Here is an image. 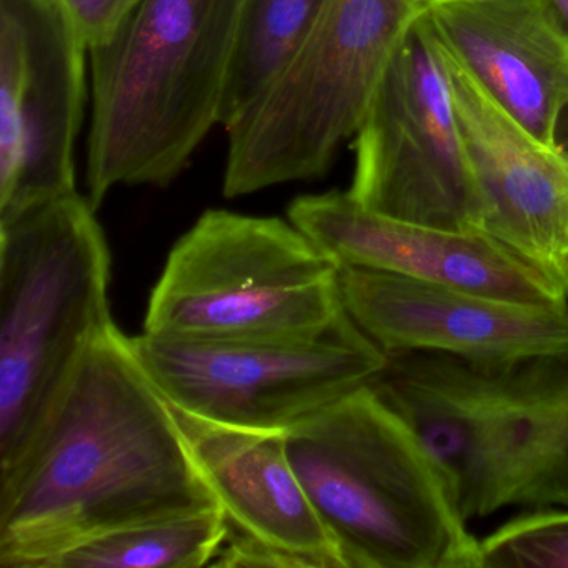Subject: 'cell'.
Returning <instances> with one entry per match:
<instances>
[{"label": "cell", "instance_id": "obj_1", "mask_svg": "<svg viewBox=\"0 0 568 568\" xmlns=\"http://www.w3.org/2000/svg\"><path fill=\"white\" fill-rule=\"evenodd\" d=\"M217 507L171 404L112 324L0 478V567L45 568L109 531Z\"/></svg>", "mask_w": 568, "mask_h": 568}, {"label": "cell", "instance_id": "obj_2", "mask_svg": "<svg viewBox=\"0 0 568 568\" xmlns=\"http://www.w3.org/2000/svg\"><path fill=\"white\" fill-rule=\"evenodd\" d=\"M245 0H139L89 51L85 184L95 209L115 187H168L221 125Z\"/></svg>", "mask_w": 568, "mask_h": 568}, {"label": "cell", "instance_id": "obj_3", "mask_svg": "<svg viewBox=\"0 0 568 568\" xmlns=\"http://www.w3.org/2000/svg\"><path fill=\"white\" fill-rule=\"evenodd\" d=\"M285 445L345 568H480L440 467L374 385L285 430Z\"/></svg>", "mask_w": 568, "mask_h": 568}, {"label": "cell", "instance_id": "obj_4", "mask_svg": "<svg viewBox=\"0 0 568 568\" xmlns=\"http://www.w3.org/2000/svg\"><path fill=\"white\" fill-rule=\"evenodd\" d=\"M109 282L104 231L78 191L0 219V478L24 460L114 324Z\"/></svg>", "mask_w": 568, "mask_h": 568}, {"label": "cell", "instance_id": "obj_5", "mask_svg": "<svg viewBox=\"0 0 568 568\" xmlns=\"http://www.w3.org/2000/svg\"><path fill=\"white\" fill-rule=\"evenodd\" d=\"M387 355L372 385L440 467L462 517L515 507L568 412V355L510 362Z\"/></svg>", "mask_w": 568, "mask_h": 568}, {"label": "cell", "instance_id": "obj_6", "mask_svg": "<svg viewBox=\"0 0 568 568\" xmlns=\"http://www.w3.org/2000/svg\"><path fill=\"white\" fill-rule=\"evenodd\" d=\"M420 11V0H327L291 64L225 129V197L324 178Z\"/></svg>", "mask_w": 568, "mask_h": 568}, {"label": "cell", "instance_id": "obj_7", "mask_svg": "<svg viewBox=\"0 0 568 568\" xmlns=\"http://www.w3.org/2000/svg\"><path fill=\"white\" fill-rule=\"evenodd\" d=\"M338 267L291 221L207 211L175 242L145 314L162 337H291L344 314Z\"/></svg>", "mask_w": 568, "mask_h": 568}, {"label": "cell", "instance_id": "obj_8", "mask_svg": "<svg viewBox=\"0 0 568 568\" xmlns=\"http://www.w3.org/2000/svg\"><path fill=\"white\" fill-rule=\"evenodd\" d=\"M165 400L195 417L285 432L374 384L388 355L347 312L324 332L291 337L131 338Z\"/></svg>", "mask_w": 568, "mask_h": 568}, {"label": "cell", "instance_id": "obj_9", "mask_svg": "<svg viewBox=\"0 0 568 568\" xmlns=\"http://www.w3.org/2000/svg\"><path fill=\"white\" fill-rule=\"evenodd\" d=\"M348 194L368 211L484 234V209L452 101L444 49L418 12L354 138Z\"/></svg>", "mask_w": 568, "mask_h": 568}, {"label": "cell", "instance_id": "obj_10", "mask_svg": "<svg viewBox=\"0 0 568 568\" xmlns=\"http://www.w3.org/2000/svg\"><path fill=\"white\" fill-rule=\"evenodd\" d=\"M88 54L58 0H0V219L78 191Z\"/></svg>", "mask_w": 568, "mask_h": 568}, {"label": "cell", "instance_id": "obj_11", "mask_svg": "<svg viewBox=\"0 0 568 568\" xmlns=\"http://www.w3.org/2000/svg\"><path fill=\"white\" fill-rule=\"evenodd\" d=\"M338 292L345 312L385 354L478 362L568 355V305L521 304L357 267H338Z\"/></svg>", "mask_w": 568, "mask_h": 568}, {"label": "cell", "instance_id": "obj_12", "mask_svg": "<svg viewBox=\"0 0 568 568\" xmlns=\"http://www.w3.org/2000/svg\"><path fill=\"white\" fill-rule=\"evenodd\" d=\"M288 221L337 267L367 268L505 301L568 305V295L485 234L447 231L368 211L348 192L302 195Z\"/></svg>", "mask_w": 568, "mask_h": 568}, {"label": "cell", "instance_id": "obj_13", "mask_svg": "<svg viewBox=\"0 0 568 568\" xmlns=\"http://www.w3.org/2000/svg\"><path fill=\"white\" fill-rule=\"evenodd\" d=\"M442 49L484 209V234L568 295L567 159L538 141Z\"/></svg>", "mask_w": 568, "mask_h": 568}, {"label": "cell", "instance_id": "obj_14", "mask_svg": "<svg viewBox=\"0 0 568 568\" xmlns=\"http://www.w3.org/2000/svg\"><path fill=\"white\" fill-rule=\"evenodd\" d=\"M440 44L527 131L554 148L568 104V29L555 0H420Z\"/></svg>", "mask_w": 568, "mask_h": 568}, {"label": "cell", "instance_id": "obj_15", "mask_svg": "<svg viewBox=\"0 0 568 568\" xmlns=\"http://www.w3.org/2000/svg\"><path fill=\"white\" fill-rule=\"evenodd\" d=\"M172 410L229 530L304 555L317 568H345L292 467L285 432L232 427Z\"/></svg>", "mask_w": 568, "mask_h": 568}, {"label": "cell", "instance_id": "obj_16", "mask_svg": "<svg viewBox=\"0 0 568 568\" xmlns=\"http://www.w3.org/2000/svg\"><path fill=\"white\" fill-rule=\"evenodd\" d=\"M221 507L131 525L52 558L45 568H197L211 565L227 538Z\"/></svg>", "mask_w": 568, "mask_h": 568}, {"label": "cell", "instance_id": "obj_17", "mask_svg": "<svg viewBox=\"0 0 568 568\" xmlns=\"http://www.w3.org/2000/svg\"><path fill=\"white\" fill-rule=\"evenodd\" d=\"M327 0H245L221 125L231 128L285 71Z\"/></svg>", "mask_w": 568, "mask_h": 568}, {"label": "cell", "instance_id": "obj_18", "mask_svg": "<svg viewBox=\"0 0 568 568\" xmlns=\"http://www.w3.org/2000/svg\"><path fill=\"white\" fill-rule=\"evenodd\" d=\"M480 568H568V507H537L480 540Z\"/></svg>", "mask_w": 568, "mask_h": 568}, {"label": "cell", "instance_id": "obj_19", "mask_svg": "<svg viewBox=\"0 0 568 568\" xmlns=\"http://www.w3.org/2000/svg\"><path fill=\"white\" fill-rule=\"evenodd\" d=\"M521 507H568V412L517 498Z\"/></svg>", "mask_w": 568, "mask_h": 568}, {"label": "cell", "instance_id": "obj_20", "mask_svg": "<svg viewBox=\"0 0 568 568\" xmlns=\"http://www.w3.org/2000/svg\"><path fill=\"white\" fill-rule=\"evenodd\" d=\"M89 51L108 41L139 0H58Z\"/></svg>", "mask_w": 568, "mask_h": 568}, {"label": "cell", "instance_id": "obj_21", "mask_svg": "<svg viewBox=\"0 0 568 568\" xmlns=\"http://www.w3.org/2000/svg\"><path fill=\"white\" fill-rule=\"evenodd\" d=\"M211 565L214 567L317 568V565L304 555L262 544L248 535L232 530L227 531V538Z\"/></svg>", "mask_w": 568, "mask_h": 568}, {"label": "cell", "instance_id": "obj_22", "mask_svg": "<svg viewBox=\"0 0 568 568\" xmlns=\"http://www.w3.org/2000/svg\"><path fill=\"white\" fill-rule=\"evenodd\" d=\"M554 149L558 154L568 159V104L565 105L564 111L558 115L557 125H555Z\"/></svg>", "mask_w": 568, "mask_h": 568}, {"label": "cell", "instance_id": "obj_23", "mask_svg": "<svg viewBox=\"0 0 568 568\" xmlns=\"http://www.w3.org/2000/svg\"><path fill=\"white\" fill-rule=\"evenodd\" d=\"M555 6H557L561 21H564V24L567 26L568 29V0H555Z\"/></svg>", "mask_w": 568, "mask_h": 568}, {"label": "cell", "instance_id": "obj_24", "mask_svg": "<svg viewBox=\"0 0 568 568\" xmlns=\"http://www.w3.org/2000/svg\"><path fill=\"white\" fill-rule=\"evenodd\" d=\"M565 159H567V158H565ZM567 161H568V159H567Z\"/></svg>", "mask_w": 568, "mask_h": 568}]
</instances>
